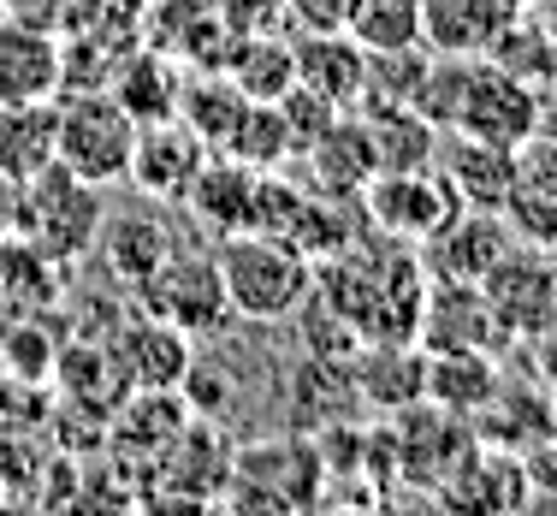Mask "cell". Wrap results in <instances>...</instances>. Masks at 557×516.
Here are the masks:
<instances>
[{
	"instance_id": "6da1fadb",
	"label": "cell",
	"mask_w": 557,
	"mask_h": 516,
	"mask_svg": "<svg viewBox=\"0 0 557 516\" xmlns=\"http://www.w3.org/2000/svg\"><path fill=\"white\" fill-rule=\"evenodd\" d=\"M421 256L386 232H356L338 256L314 261V297L356 327V339H416L421 321Z\"/></svg>"
},
{
	"instance_id": "7a4b0ae2",
	"label": "cell",
	"mask_w": 557,
	"mask_h": 516,
	"mask_svg": "<svg viewBox=\"0 0 557 516\" xmlns=\"http://www.w3.org/2000/svg\"><path fill=\"white\" fill-rule=\"evenodd\" d=\"M214 261H220L232 315L237 321H256V327L290 321L297 303L314 291V261L278 232H225Z\"/></svg>"
},
{
	"instance_id": "3957f363",
	"label": "cell",
	"mask_w": 557,
	"mask_h": 516,
	"mask_svg": "<svg viewBox=\"0 0 557 516\" xmlns=\"http://www.w3.org/2000/svg\"><path fill=\"white\" fill-rule=\"evenodd\" d=\"M101 184H84L77 172H65L60 161L42 167L36 179L18 184V232L54 268H77L84 256H96V232H101Z\"/></svg>"
},
{
	"instance_id": "277c9868",
	"label": "cell",
	"mask_w": 557,
	"mask_h": 516,
	"mask_svg": "<svg viewBox=\"0 0 557 516\" xmlns=\"http://www.w3.org/2000/svg\"><path fill=\"white\" fill-rule=\"evenodd\" d=\"M326 499V463L314 433H273V440H256L244 452H232V469H225V493L220 505L237 511H309Z\"/></svg>"
},
{
	"instance_id": "5b68a950",
	"label": "cell",
	"mask_w": 557,
	"mask_h": 516,
	"mask_svg": "<svg viewBox=\"0 0 557 516\" xmlns=\"http://www.w3.org/2000/svg\"><path fill=\"white\" fill-rule=\"evenodd\" d=\"M131 143H137V119L119 108L113 89L54 96V161L84 184H125Z\"/></svg>"
},
{
	"instance_id": "8992f818",
	"label": "cell",
	"mask_w": 557,
	"mask_h": 516,
	"mask_svg": "<svg viewBox=\"0 0 557 516\" xmlns=\"http://www.w3.org/2000/svg\"><path fill=\"white\" fill-rule=\"evenodd\" d=\"M137 309L161 315L178 333L208 339L232 321V303H225V280H220V261L214 249H172L161 268L137 285Z\"/></svg>"
},
{
	"instance_id": "52a82bcc",
	"label": "cell",
	"mask_w": 557,
	"mask_h": 516,
	"mask_svg": "<svg viewBox=\"0 0 557 516\" xmlns=\"http://www.w3.org/2000/svg\"><path fill=\"white\" fill-rule=\"evenodd\" d=\"M481 445V433L469 428V416H450L440 404H409L386 416V457L397 475H409V481H421L428 493H440L450 475L469 463V452Z\"/></svg>"
},
{
	"instance_id": "ba28073f",
	"label": "cell",
	"mask_w": 557,
	"mask_h": 516,
	"mask_svg": "<svg viewBox=\"0 0 557 516\" xmlns=\"http://www.w3.org/2000/svg\"><path fill=\"white\" fill-rule=\"evenodd\" d=\"M356 202H362V220H368V226L397 237V244H409V249H421V244H428V237L462 208L440 167L374 172V179L362 184V196H356Z\"/></svg>"
},
{
	"instance_id": "9c48e42d",
	"label": "cell",
	"mask_w": 557,
	"mask_h": 516,
	"mask_svg": "<svg viewBox=\"0 0 557 516\" xmlns=\"http://www.w3.org/2000/svg\"><path fill=\"white\" fill-rule=\"evenodd\" d=\"M208 155H214V149H208V143L196 137L178 113H172V119H149V125H137V143H131L125 184L137 196H149V202L178 208L184 191L196 184V172L208 167Z\"/></svg>"
},
{
	"instance_id": "30bf717a",
	"label": "cell",
	"mask_w": 557,
	"mask_h": 516,
	"mask_svg": "<svg viewBox=\"0 0 557 516\" xmlns=\"http://www.w3.org/2000/svg\"><path fill=\"white\" fill-rule=\"evenodd\" d=\"M113 356V368L125 374L131 392H172L184 380V368H190V333H178L172 321L149 309H131L113 321V333L101 339Z\"/></svg>"
},
{
	"instance_id": "8fae6325",
	"label": "cell",
	"mask_w": 557,
	"mask_h": 516,
	"mask_svg": "<svg viewBox=\"0 0 557 516\" xmlns=\"http://www.w3.org/2000/svg\"><path fill=\"white\" fill-rule=\"evenodd\" d=\"M137 36L172 54L184 72H220L225 48H232V24H225L220 0H149Z\"/></svg>"
},
{
	"instance_id": "7c38bea8",
	"label": "cell",
	"mask_w": 557,
	"mask_h": 516,
	"mask_svg": "<svg viewBox=\"0 0 557 516\" xmlns=\"http://www.w3.org/2000/svg\"><path fill=\"white\" fill-rule=\"evenodd\" d=\"M504 339L510 333H504V321L474 280H428L416 321L421 351H498Z\"/></svg>"
},
{
	"instance_id": "4fadbf2b",
	"label": "cell",
	"mask_w": 557,
	"mask_h": 516,
	"mask_svg": "<svg viewBox=\"0 0 557 516\" xmlns=\"http://www.w3.org/2000/svg\"><path fill=\"white\" fill-rule=\"evenodd\" d=\"M493 315L504 321V333H552L557 327V261L552 249H528L516 244L481 280Z\"/></svg>"
},
{
	"instance_id": "5bb4252c",
	"label": "cell",
	"mask_w": 557,
	"mask_h": 516,
	"mask_svg": "<svg viewBox=\"0 0 557 516\" xmlns=\"http://www.w3.org/2000/svg\"><path fill=\"white\" fill-rule=\"evenodd\" d=\"M510 249H516V237L504 226V214H493V208H457L416 256H421L428 280H474L481 285Z\"/></svg>"
},
{
	"instance_id": "9a60e30c",
	"label": "cell",
	"mask_w": 557,
	"mask_h": 516,
	"mask_svg": "<svg viewBox=\"0 0 557 516\" xmlns=\"http://www.w3.org/2000/svg\"><path fill=\"white\" fill-rule=\"evenodd\" d=\"M350 386L356 404L374 416H397V409L428 398V351L416 339H368L350 356Z\"/></svg>"
},
{
	"instance_id": "2e32d148",
	"label": "cell",
	"mask_w": 557,
	"mask_h": 516,
	"mask_svg": "<svg viewBox=\"0 0 557 516\" xmlns=\"http://www.w3.org/2000/svg\"><path fill=\"white\" fill-rule=\"evenodd\" d=\"M178 249L172 237V214L166 202H149V208H119V214H101V232H96V256L101 268L113 273L119 285L137 291L154 268Z\"/></svg>"
},
{
	"instance_id": "e0dca14e",
	"label": "cell",
	"mask_w": 557,
	"mask_h": 516,
	"mask_svg": "<svg viewBox=\"0 0 557 516\" xmlns=\"http://www.w3.org/2000/svg\"><path fill=\"white\" fill-rule=\"evenodd\" d=\"M196 226H208L214 237L225 232H256V208H261V172L232 161V155H208V167L196 172V184L184 191Z\"/></svg>"
},
{
	"instance_id": "ac0fdd59",
	"label": "cell",
	"mask_w": 557,
	"mask_h": 516,
	"mask_svg": "<svg viewBox=\"0 0 557 516\" xmlns=\"http://www.w3.org/2000/svg\"><path fill=\"white\" fill-rule=\"evenodd\" d=\"M60 96V36L0 12V108Z\"/></svg>"
},
{
	"instance_id": "d6986e66",
	"label": "cell",
	"mask_w": 557,
	"mask_h": 516,
	"mask_svg": "<svg viewBox=\"0 0 557 516\" xmlns=\"http://www.w3.org/2000/svg\"><path fill=\"white\" fill-rule=\"evenodd\" d=\"M290 65H297V84L314 89L321 101L350 113L362 101V77H368V48L344 30H302L290 42Z\"/></svg>"
},
{
	"instance_id": "ffe728a7",
	"label": "cell",
	"mask_w": 557,
	"mask_h": 516,
	"mask_svg": "<svg viewBox=\"0 0 557 516\" xmlns=\"http://www.w3.org/2000/svg\"><path fill=\"white\" fill-rule=\"evenodd\" d=\"M445 184L457 191L462 208H504V196H510L516 184V149H504V143H486V137H462V131H445L440 137V161Z\"/></svg>"
},
{
	"instance_id": "44dd1931",
	"label": "cell",
	"mask_w": 557,
	"mask_h": 516,
	"mask_svg": "<svg viewBox=\"0 0 557 516\" xmlns=\"http://www.w3.org/2000/svg\"><path fill=\"white\" fill-rule=\"evenodd\" d=\"M528 0H421V42L433 54H486Z\"/></svg>"
},
{
	"instance_id": "7402d4cb",
	"label": "cell",
	"mask_w": 557,
	"mask_h": 516,
	"mask_svg": "<svg viewBox=\"0 0 557 516\" xmlns=\"http://www.w3.org/2000/svg\"><path fill=\"white\" fill-rule=\"evenodd\" d=\"M108 89L119 96V108L137 119V125H149V119H172V113H178V89H184V65L137 36V42L125 48V60L113 65Z\"/></svg>"
},
{
	"instance_id": "603a6c76",
	"label": "cell",
	"mask_w": 557,
	"mask_h": 516,
	"mask_svg": "<svg viewBox=\"0 0 557 516\" xmlns=\"http://www.w3.org/2000/svg\"><path fill=\"white\" fill-rule=\"evenodd\" d=\"M356 404V386H350V363H326V356H302L285 380V416L297 433H321L344 421Z\"/></svg>"
},
{
	"instance_id": "cb8c5ba5",
	"label": "cell",
	"mask_w": 557,
	"mask_h": 516,
	"mask_svg": "<svg viewBox=\"0 0 557 516\" xmlns=\"http://www.w3.org/2000/svg\"><path fill=\"white\" fill-rule=\"evenodd\" d=\"M302 155H309L314 191L326 196H362V184L374 179V143H368L362 113H338Z\"/></svg>"
},
{
	"instance_id": "d4e9b609",
	"label": "cell",
	"mask_w": 557,
	"mask_h": 516,
	"mask_svg": "<svg viewBox=\"0 0 557 516\" xmlns=\"http://www.w3.org/2000/svg\"><path fill=\"white\" fill-rule=\"evenodd\" d=\"M48 380H60V392H65V404H77V409H89V416H101L108 421L119 404H125V374L113 368V356H108V344H60V356H54V374Z\"/></svg>"
},
{
	"instance_id": "484cf974",
	"label": "cell",
	"mask_w": 557,
	"mask_h": 516,
	"mask_svg": "<svg viewBox=\"0 0 557 516\" xmlns=\"http://www.w3.org/2000/svg\"><path fill=\"white\" fill-rule=\"evenodd\" d=\"M493 392H498L493 351H428V404L474 421Z\"/></svg>"
},
{
	"instance_id": "4316f807",
	"label": "cell",
	"mask_w": 557,
	"mask_h": 516,
	"mask_svg": "<svg viewBox=\"0 0 557 516\" xmlns=\"http://www.w3.org/2000/svg\"><path fill=\"white\" fill-rule=\"evenodd\" d=\"M362 125H368V143H374V172H404V167H433L440 161L445 131L433 125L428 113H416V108H368Z\"/></svg>"
},
{
	"instance_id": "83f0119b",
	"label": "cell",
	"mask_w": 557,
	"mask_h": 516,
	"mask_svg": "<svg viewBox=\"0 0 557 516\" xmlns=\"http://www.w3.org/2000/svg\"><path fill=\"white\" fill-rule=\"evenodd\" d=\"M249 96L232 84L225 72H184V89H178V119L196 131V137L208 143V149H225L237 131V119H244Z\"/></svg>"
},
{
	"instance_id": "f1b7e54d",
	"label": "cell",
	"mask_w": 557,
	"mask_h": 516,
	"mask_svg": "<svg viewBox=\"0 0 557 516\" xmlns=\"http://www.w3.org/2000/svg\"><path fill=\"white\" fill-rule=\"evenodd\" d=\"M54 167V101H18L0 108V172L12 184Z\"/></svg>"
},
{
	"instance_id": "f546056e",
	"label": "cell",
	"mask_w": 557,
	"mask_h": 516,
	"mask_svg": "<svg viewBox=\"0 0 557 516\" xmlns=\"http://www.w3.org/2000/svg\"><path fill=\"white\" fill-rule=\"evenodd\" d=\"M225 77H232L237 89H244L249 101H278L290 84H297V65H290V42H278L273 36H232V48H225Z\"/></svg>"
},
{
	"instance_id": "4dcf8cb0",
	"label": "cell",
	"mask_w": 557,
	"mask_h": 516,
	"mask_svg": "<svg viewBox=\"0 0 557 516\" xmlns=\"http://www.w3.org/2000/svg\"><path fill=\"white\" fill-rule=\"evenodd\" d=\"M344 36L368 48V54H392V48H428L421 42V0H344Z\"/></svg>"
},
{
	"instance_id": "1f68e13d",
	"label": "cell",
	"mask_w": 557,
	"mask_h": 516,
	"mask_svg": "<svg viewBox=\"0 0 557 516\" xmlns=\"http://www.w3.org/2000/svg\"><path fill=\"white\" fill-rule=\"evenodd\" d=\"M486 60H498L504 72L522 77V84L540 89V96H546V89H557V36H552L540 19H528V7L498 30V42L486 48Z\"/></svg>"
},
{
	"instance_id": "d6a6232c",
	"label": "cell",
	"mask_w": 557,
	"mask_h": 516,
	"mask_svg": "<svg viewBox=\"0 0 557 516\" xmlns=\"http://www.w3.org/2000/svg\"><path fill=\"white\" fill-rule=\"evenodd\" d=\"M54 261H42L18 232H0V303L7 309H42L54 297Z\"/></svg>"
},
{
	"instance_id": "836d02e7",
	"label": "cell",
	"mask_w": 557,
	"mask_h": 516,
	"mask_svg": "<svg viewBox=\"0 0 557 516\" xmlns=\"http://www.w3.org/2000/svg\"><path fill=\"white\" fill-rule=\"evenodd\" d=\"M0 12L36 24V30H48V36H72V30H84V24L101 19V0H0Z\"/></svg>"
},
{
	"instance_id": "e575fe53",
	"label": "cell",
	"mask_w": 557,
	"mask_h": 516,
	"mask_svg": "<svg viewBox=\"0 0 557 516\" xmlns=\"http://www.w3.org/2000/svg\"><path fill=\"white\" fill-rule=\"evenodd\" d=\"M232 36H273L285 24V0H220Z\"/></svg>"
},
{
	"instance_id": "d590c367",
	"label": "cell",
	"mask_w": 557,
	"mask_h": 516,
	"mask_svg": "<svg viewBox=\"0 0 557 516\" xmlns=\"http://www.w3.org/2000/svg\"><path fill=\"white\" fill-rule=\"evenodd\" d=\"M285 19H297L302 30H338L344 0H285Z\"/></svg>"
},
{
	"instance_id": "8d00e7d4",
	"label": "cell",
	"mask_w": 557,
	"mask_h": 516,
	"mask_svg": "<svg viewBox=\"0 0 557 516\" xmlns=\"http://www.w3.org/2000/svg\"><path fill=\"white\" fill-rule=\"evenodd\" d=\"M12 226H18V184L0 172V232H12Z\"/></svg>"
}]
</instances>
